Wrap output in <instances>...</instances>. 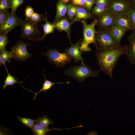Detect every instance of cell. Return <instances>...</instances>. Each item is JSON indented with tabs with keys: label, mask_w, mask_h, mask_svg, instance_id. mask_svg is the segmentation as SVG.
Listing matches in <instances>:
<instances>
[{
	"label": "cell",
	"mask_w": 135,
	"mask_h": 135,
	"mask_svg": "<svg viewBox=\"0 0 135 135\" xmlns=\"http://www.w3.org/2000/svg\"><path fill=\"white\" fill-rule=\"evenodd\" d=\"M10 8L9 1L8 0H0V11L8 10Z\"/></svg>",
	"instance_id": "31"
},
{
	"label": "cell",
	"mask_w": 135,
	"mask_h": 135,
	"mask_svg": "<svg viewBox=\"0 0 135 135\" xmlns=\"http://www.w3.org/2000/svg\"><path fill=\"white\" fill-rule=\"evenodd\" d=\"M97 20L98 29L109 31L115 24V16L108 10L105 13L96 18Z\"/></svg>",
	"instance_id": "9"
},
{
	"label": "cell",
	"mask_w": 135,
	"mask_h": 135,
	"mask_svg": "<svg viewBox=\"0 0 135 135\" xmlns=\"http://www.w3.org/2000/svg\"><path fill=\"white\" fill-rule=\"evenodd\" d=\"M71 128H72L61 129L55 128L50 129L48 128H44L39 124L36 123L31 130L34 135H45L49 133L50 131L52 130H62Z\"/></svg>",
	"instance_id": "19"
},
{
	"label": "cell",
	"mask_w": 135,
	"mask_h": 135,
	"mask_svg": "<svg viewBox=\"0 0 135 135\" xmlns=\"http://www.w3.org/2000/svg\"><path fill=\"white\" fill-rule=\"evenodd\" d=\"M108 10L107 7L95 5L92 8L91 12L96 18L102 15Z\"/></svg>",
	"instance_id": "23"
},
{
	"label": "cell",
	"mask_w": 135,
	"mask_h": 135,
	"mask_svg": "<svg viewBox=\"0 0 135 135\" xmlns=\"http://www.w3.org/2000/svg\"><path fill=\"white\" fill-rule=\"evenodd\" d=\"M69 20L66 17L64 16L58 22L53 24L54 25L55 29L58 31H64L66 32L70 42L72 44L70 38L71 26L76 21L74 20L71 21H69Z\"/></svg>",
	"instance_id": "12"
},
{
	"label": "cell",
	"mask_w": 135,
	"mask_h": 135,
	"mask_svg": "<svg viewBox=\"0 0 135 135\" xmlns=\"http://www.w3.org/2000/svg\"><path fill=\"white\" fill-rule=\"evenodd\" d=\"M100 70H93L86 63L84 62L78 66H74L66 69L64 72L66 76H70L80 82H83L87 78L97 77Z\"/></svg>",
	"instance_id": "2"
},
{
	"label": "cell",
	"mask_w": 135,
	"mask_h": 135,
	"mask_svg": "<svg viewBox=\"0 0 135 135\" xmlns=\"http://www.w3.org/2000/svg\"><path fill=\"white\" fill-rule=\"evenodd\" d=\"M68 9L66 17L70 20L74 18L76 14L77 6L72 4L67 5Z\"/></svg>",
	"instance_id": "26"
},
{
	"label": "cell",
	"mask_w": 135,
	"mask_h": 135,
	"mask_svg": "<svg viewBox=\"0 0 135 135\" xmlns=\"http://www.w3.org/2000/svg\"><path fill=\"white\" fill-rule=\"evenodd\" d=\"M115 24L126 31H132L131 21L128 14L115 16Z\"/></svg>",
	"instance_id": "14"
},
{
	"label": "cell",
	"mask_w": 135,
	"mask_h": 135,
	"mask_svg": "<svg viewBox=\"0 0 135 135\" xmlns=\"http://www.w3.org/2000/svg\"><path fill=\"white\" fill-rule=\"evenodd\" d=\"M20 26L22 31L20 37L23 40L38 37L41 33L38 23L33 22L30 19L23 20Z\"/></svg>",
	"instance_id": "7"
},
{
	"label": "cell",
	"mask_w": 135,
	"mask_h": 135,
	"mask_svg": "<svg viewBox=\"0 0 135 135\" xmlns=\"http://www.w3.org/2000/svg\"><path fill=\"white\" fill-rule=\"evenodd\" d=\"M128 14L131 22L132 32H135V6H132Z\"/></svg>",
	"instance_id": "29"
},
{
	"label": "cell",
	"mask_w": 135,
	"mask_h": 135,
	"mask_svg": "<svg viewBox=\"0 0 135 135\" xmlns=\"http://www.w3.org/2000/svg\"><path fill=\"white\" fill-rule=\"evenodd\" d=\"M45 16L42 19L45 22V23L41 26L42 27L44 34L41 37L39 38H31L29 39L30 40L35 41L36 42L40 41H43L46 35L54 32L55 28L54 25L48 20L46 12H45Z\"/></svg>",
	"instance_id": "13"
},
{
	"label": "cell",
	"mask_w": 135,
	"mask_h": 135,
	"mask_svg": "<svg viewBox=\"0 0 135 135\" xmlns=\"http://www.w3.org/2000/svg\"><path fill=\"white\" fill-rule=\"evenodd\" d=\"M110 1L109 0H95V3L96 5L107 8Z\"/></svg>",
	"instance_id": "34"
},
{
	"label": "cell",
	"mask_w": 135,
	"mask_h": 135,
	"mask_svg": "<svg viewBox=\"0 0 135 135\" xmlns=\"http://www.w3.org/2000/svg\"><path fill=\"white\" fill-rule=\"evenodd\" d=\"M95 0H86L84 7L91 12V11L94 4L95 3Z\"/></svg>",
	"instance_id": "35"
},
{
	"label": "cell",
	"mask_w": 135,
	"mask_h": 135,
	"mask_svg": "<svg viewBox=\"0 0 135 135\" xmlns=\"http://www.w3.org/2000/svg\"><path fill=\"white\" fill-rule=\"evenodd\" d=\"M67 5L61 0L57 2L56 6V14L54 19L52 22L54 24L65 16L67 13Z\"/></svg>",
	"instance_id": "17"
},
{
	"label": "cell",
	"mask_w": 135,
	"mask_h": 135,
	"mask_svg": "<svg viewBox=\"0 0 135 135\" xmlns=\"http://www.w3.org/2000/svg\"><path fill=\"white\" fill-rule=\"evenodd\" d=\"M134 6H135V0H134Z\"/></svg>",
	"instance_id": "39"
},
{
	"label": "cell",
	"mask_w": 135,
	"mask_h": 135,
	"mask_svg": "<svg viewBox=\"0 0 135 135\" xmlns=\"http://www.w3.org/2000/svg\"><path fill=\"white\" fill-rule=\"evenodd\" d=\"M109 31L118 45H120L121 40L126 31L115 24Z\"/></svg>",
	"instance_id": "18"
},
{
	"label": "cell",
	"mask_w": 135,
	"mask_h": 135,
	"mask_svg": "<svg viewBox=\"0 0 135 135\" xmlns=\"http://www.w3.org/2000/svg\"><path fill=\"white\" fill-rule=\"evenodd\" d=\"M36 120V123L45 128H48L50 125L54 123L51 120L45 115L39 117Z\"/></svg>",
	"instance_id": "24"
},
{
	"label": "cell",
	"mask_w": 135,
	"mask_h": 135,
	"mask_svg": "<svg viewBox=\"0 0 135 135\" xmlns=\"http://www.w3.org/2000/svg\"><path fill=\"white\" fill-rule=\"evenodd\" d=\"M30 45V44H27L23 40L18 41L11 48L12 59L22 62L26 61L28 58L33 56L27 50V46Z\"/></svg>",
	"instance_id": "6"
},
{
	"label": "cell",
	"mask_w": 135,
	"mask_h": 135,
	"mask_svg": "<svg viewBox=\"0 0 135 135\" xmlns=\"http://www.w3.org/2000/svg\"><path fill=\"white\" fill-rule=\"evenodd\" d=\"M7 72V76L4 81V84L3 86V89H5L6 87L8 86L12 85L13 86V85L14 84H16L17 83H20L22 86L23 87L24 89H27L30 91V90H29L28 89L24 88L22 84V83L24 80L22 82H18L17 81L18 79H15V77L13 76H12L11 74V73H9L6 68H5Z\"/></svg>",
	"instance_id": "21"
},
{
	"label": "cell",
	"mask_w": 135,
	"mask_h": 135,
	"mask_svg": "<svg viewBox=\"0 0 135 135\" xmlns=\"http://www.w3.org/2000/svg\"><path fill=\"white\" fill-rule=\"evenodd\" d=\"M10 14L8 10L0 11V26L7 20Z\"/></svg>",
	"instance_id": "30"
},
{
	"label": "cell",
	"mask_w": 135,
	"mask_h": 135,
	"mask_svg": "<svg viewBox=\"0 0 135 135\" xmlns=\"http://www.w3.org/2000/svg\"><path fill=\"white\" fill-rule=\"evenodd\" d=\"M129 47V44L120 45L111 49L97 50L95 56L100 70L112 78L113 71L119 58L122 54H126Z\"/></svg>",
	"instance_id": "1"
},
{
	"label": "cell",
	"mask_w": 135,
	"mask_h": 135,
	"mask_svg": "<svg viewBox=\"0 0 135 135\" xmlns=\"http://www.w3.org/2000/svg\"><path fill=\"white\" fill-rule=\"evenodd\" d=\"M22 20L15 14L10 13L7 20L0 26V32L8 33L16 27L20 26Z\"/></svg>",
	"instance_id": "10"
},
{
	"label": "cell",
	"mask_w": 135,
	"mask_h": 135,
	"mask_svg": "<svg viewBox=\"0 0 135 135\" xmlns=\"http://www.w3.org/2000/svg\"><path fill=\"white\" fill-rule=\"evenodd\" d=\"M122 0L123 1H126V2H128V0Z\"/></svg>",
	"instance_id": "38"
},
{
	"label": "cell",
	"mask_w": 135,
	"mask_h": 135,
	"mask_svg": "<svg viewBox=\"0 0 135 135\" xmlns=\"http://www.w3.org/2000/svg\"><path fill=\"white\" fill-rule=\"evenodd\" d=\"M132 6L128 2L120 0L110 1L107 8L114 16L127 14Z\"/></svg>",
	"instance_id": "8"
},
{
	"label": "cell",
	"mask_w": 135,
	"mask_h": 135,
	"mask_svg": "<svg viewBox=\"0 0 135 135\" xmlns=\"http://www.w3.org/2000/svg\"><path fill=\"white\" fill-rule=\"evenodd\" d=\"M64 3L66 4L69 2L70 0H61Z\"/></svg>",
	"instance_id": "37"
},
{
	"label": "cell",
	"mask_w": 135,
	"mask_h": 135,
	"mask_svg": "<svg viewBox=\"0 0 135 135\" xmlns=\"http://www.w3.org/2000/svg\"><path fill=\"white\" fill-rule=\"evenodd\" d=\"M43 17V15L42 14L34 12L30 19L33 22L38 23V22H41L42 18Z\"/></svg>",
	"instance_id": "32"
},
{
	"label": "cell",
	"mask_w": 135,
	"mask_h": 135,
	"mask_svg": "<svg viewBox=\"0 0 135 135\" xmlns=\"http://www.w3.org/2000/svg\"><path fill=\"white\" fill-rule=\"evenodd\" d=\"M9 0V1H10V0Z\"/></svg>",
	"instance_id": "40"
},
{
	"label": "cell",
	"mask_w": 135,
	"mask_h": 135,
	"mask_svg": "<svg viewBox=\"0 0 135 135\" xmlns=\"http://www.w3.org/2000/svg\"><path fill=\"white\" fill-rule=\"evenodd\" d=\"M46 56L49 62L57 67L62 68L74 59L66 53H61L55 48L48 49L42 53Z\"/></svg>",
	"instance_id": "5"
},
{
	"label": "cell",
	"mask_w": 135,
	"mask_h": 135,
	"mask_svg": "<svg viewBox=\"0 0 135 135\" xmlns=\"http://www.w3.org/2000/svg\"><path fill=\"white\" fill-rule=\"evenodd\" d=\"M82 39V38L80 39L76 43L72 44L70 46L66 48L64 51V52L73 58L76 63L80 61L81 63L84 62V59L82 56V52L80 46Z\"/></svg>",
	"instance_id": "11"
},
{
	"label": "cell",
	"mask_w": 135,
	"mask_h": 135,
	"mask_svg": "<svg viewBox=\"0 0 135 135\" xmlns=\"http://www.w3.org/2000/svg\"><path fill=\"white\" fill-rule=\"evenodd\" d=\"M95 17L85 7L82 6H77L76 15L74 19L76 21L83 20L86 21L88 19H93Z\"/></svg>",
	"instance_id": "16"
},
{
	"label": "cell",
	"mask_w": 135,
	"mask_h": 135,
	"mask_svg": "<svg viewBox=\"0 0 135 135\" xmlns=\"http://www.w3.org/2000/svg\"><path fill=\"white\" fill-rule=\"evenodd\" d=\"M72 3L74 5L77 6H82L84 7L86 0H72Z\"/></svg>",
	"instance_id": "36"
},
{
	"label": "cell",
	"mask_w": 135,
	"mask_h": 135,
	"mask_svg": "<svg viewBox=\"0 0 135 135\" xmlns=\"http://www.w3.org/2000/svg\"><path fill=\"white\" fill-rule=\"evenodd\" d=\"M7 34L0 32V52L6 50V47L9 42Z\"/></svg>",
	"instance_id": "27"
},
{
	"label": "cell",
	"mask_w": 135,
	"mask_h": 135,
	"mask_svg": "<svg viewBox=\"0 0 135 135\" xmlns=\"http://www.w3.org/2000/svg\"><path fill=\"white\" fill-rule=\"evenodd\" d=\"M23 2L24 0H10L9 2L11 10L10 13L15 14L17 9Z\"/></svg>",
	"instance_id": "28"
},
{
	"label": "cell",
	"mask_w": 135,
	"mask_h": 135,
	"mask_svg": "<svg viewBox=\"0 0 135 135\" xmlns=\"http://www.w3.org/2000/svg\"><path fill=\"white\" fill-rule=\"evenodd\" d=\"M96 31L95 45L97 50L111 49L120 46L116 42L109 31L98 29Z\"/></svg>",
	"instance_id": "4"
},
{
	"label": "cell",
	"mask_w": 135,
	"mask_h": 135,
	"mask_svg": "<svg viewBox=\"0 0 135 135\" xmlns=\"http://www.w3.org/2000/svg\"><path fill=\"white\" fill-rule=\"evenodd\" d=\"M34 9L30 6H27L25 10V19H30L32 15L34 12Z\"/></svg>",
	"instance_id": "33"
},
{
	"label": "cell",
	"mask_w": 135,
	"mask_h": 135,
	"mask_svg": "<svg viewBox=\"0 0 135 135\" xmlns=\"http://www.w3.org/2000/svg\"><path fill=\"white\" fill-rule=\"evenodd\" d=\"M78 21L82 22L83 25V40L80 46V50L84 52L90 51L91 50L88 45L92 43L95 44V38L96 31L95 27L97 25V19H94L90 24H88L86 21L83 20Z\"/></svg>",
	"instance_id": "3"
},
{
	"label": "cell",
	"mask_w": 135,
	"mask_h": 135,
	"mask_svg": "<svg viewBox=\"0 0 135 135\" xmlns=\"http://www.w3.org/2000/svg\"><path fill=\"white\" fill-rule=\"evenodd\" d=\"M43 72L45 80L43 84L42 88L40 89V90L37 93H34L35 95L34 98V100L35 99L36 97L39 93L43 91H44V92H45L46 90H50L51 88L52 87L54 84H68L70 82L69 81H68L66 82H60L57 83H54V82H52L46 79L44 73Z\"/></svg>",
	"instance_id": "20"
},
{
	"label": "cell",
	"mask_w": 135,
	"mask_h": 135,
	"mask_svg": "<svg viewBox=\"0 0 135 135\" xmlns=\"http://www.w3.org/2000/svg\"><path fill=\"white\" fill-rule=\"evenodd\" d=\"M12 59L10 51L6 50L0 52V66L3 65L5 68H6V63H9L11 61Z\"/></svg>",
	"instance_id": "22"
},
{
	"label": "cell",
	"mask_w": 135,
	"mask_h": 135,
	"mask_svg": "<svg viewBox=\"0 0 135 135\" xmlns=\"http://www.w3.org/2000/svg\"><path fill=\"white\" fill-rule=\"evenodd\" d=\"M129 47L126 54L130 63L135 65V32H132L128 36Z\"/></svg>",
	"instance_id": "15"
},
{
	"label": "cell",
	"mask_w": 135,
	"mask_h": 135,
	"mask_svg": "<svg viewBox=\"0 0 135 135\" xmlns=\"http://www.w3.org/2000/svg\"><path fill=\"white\" fill-rule=\"evenodd\" d=\"M19 121L23 125L31 129L36 123V120L29 118H23L17 116Z\"/></svg>",
	"instance_id": "25"
}]
</instances>
